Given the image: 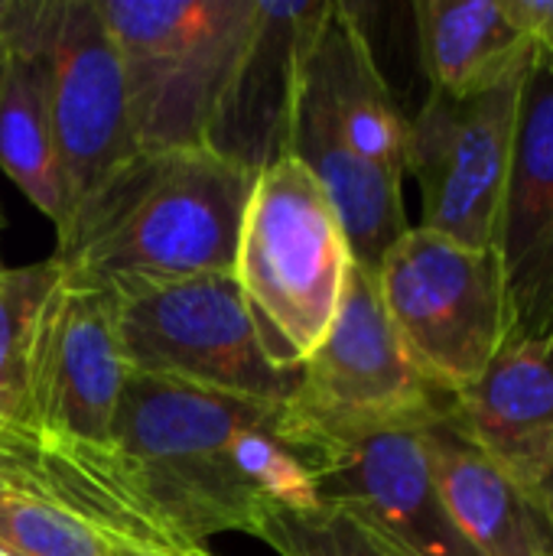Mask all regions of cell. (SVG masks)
Here are the masks:
<instances>
[{
	"mask_svg": "<svg viewBox=\"0 0 553 556\" xmlns=\"http://www.w3.org/2000/svg\"><path fill=\"white\" fill-rule=\"evenodd\" d=\"M254 179L209 147L134 153L65 218L52 261L117 296L231 274Z\"/></svg>",
	"mask_w": 553,
	"mask_h": 556,
	"instance_id": "cell-1",
	"label": "cell"
},
{
	"mask_svg": "<svg viewBox=\"0 0 553 556\" xmlns=\"http://www.w3.org/2000/svg\"><path fill=\"white\" fill-rule=\"evenodd\" d=\"M404 153L407 117L378 68L359 10L329 0L300 59L284 156L319 182L352 261L372 274L411 228L401 192Z\"/></svg>",
	"mask_w": 553,
	"mask_h": 556,
	"instance_id": "cell-2",
	"label": "cell"
},
{
	"mask_svg": "<svg viewBox=\"0 0 553 556\" xmlns=\"http://www.w3.org/2000/svg\"><path fill=\"white\" fill-rule=\"evenodd\" d=\"M280 404L127 371L111 443L134 459L160 511L192 541L251 534L274 508L231 463L238 433L277 427Z\"/></svg>",
	"mask_w": 553,
	"mask_h": 556,
	"instance_id": "cell-3",
	"label": "cell"
},
{
	"mask_svg": "<svg viewBox=\"0 0 553 556\" xmlns=\"http://www.w3.org/2000/svg\"><path fill=\"white\" fill-rule=\"evenodd\" d=\"M456 394L433 384L398 339L372 270L352 264L336 319L280 404L277 440L306 466L378 433H424L453 414Z\"/></svg>",
	"mask_w": 553,
	"mask_h": 556,
	"instance_id": "cell-4",
	"label": "cell"
},
{
	"mask_svg": "<svg viewBox=\"0 0 553 556\" xmlns=\"http://www.w3.org/2000/svg\"><path fill=\"white\" fill-rule=\"evenodd\" d=\"M352 251L319 182L293 156L267 163L251 189L231 277L264 355L300 375L329 332Z\"/></svg>",
	"mask_w": 553,
	"mask_h": 556,
	"instance_id": "cell-5",
	"label": "cell"
},
{
	"mask_svg": "<svg viewBox=\"0 0 553 556\" xmlns=\"http://www.w3.org/2000/svg\"><path fill=\"white\" fill-rule=\"evenodd\" d=\"M98 7L121 52L137 153L205 150L251 39L257 0H98Z\"/></svg>",
	"mask_w": 553,
	"mask_h": 556,
	"instance_id": "cell-6",
	"label": "cell"
},
{
	"mask_svg": "<svg viewBox=\"0 0 553 556\" xmlns=\"http://www.w3.org/2000/svg\"><path fill=\"white\" fill-rule=\"evenodd\" d=\"M378 293L417 368L450 394L469 388L512 336L499 251L407 228L381 257Z\"/></svg>",
	"mask_w": 553,
	"mask_h": 556,
	"instance_id": "cell-7",
	"label": "cell"
},
{
	"mask_svg": "<svg viewBox=\"0 0 553 556\" xmlns=\"http://www.w3.org/2000/svg\"><path fill=\"white\" fill-rule=\"evenodd\" d=\"M117 300L127 371L271 404L293 394L300 375L271 365L231 274H205Z\"/></svg>",
	"mask_w": 553,
	"mask_h": 556,
	"instance_id": "cell-8",
	"label": "cell"
},
{
	"mask_svg": "<svg viewBox=\"0 0 553 556\" xmlns=\"http://www.w3.org/2000/svg\"><path fill=\"white\" fill-rule=\"evenodd\" d=\"M525 75L473 98L430 91L407 121L404 176L420 186V228L463 248L495 251Z\"/></svg>",
	"mask_w": 553,
	"mask_h": 556,
	"instance_id": "cell-9",
	"label": "cell"
},
{
	"mask_svg": "<svg viewBox=\"0 0 553 556\" xmlns=\"http://www.w3.org/2000/svg\"><path fill=\"white\" fill-rule=\"evenodd\" d=\"M42 46L65 192L62 228L137 153V143L121 52L98 0H42Z\"/></svg>",
	"mask_w": 553,
	"mask_h": 556,
	"instance_id": "cell-10",
	"label": "cell"
},
{
	"mask_svg": "<svg viewBox=\"0 0 553 556\" xmlns=\"http://www.w3.org/2000/svg\"><path fill=\"white\" fill-rule=\"evenodd\" d=\"M117 309V293L59 270L33 319L16 424L78 440H111L127 378Z\"/></svg>",
	"mask_w": 553,
	"mask_h": 556,
	"instance_id": "cell-11",
	"label": "cell"
},
{
	"mask_svg": "<svg viewBox=\"0 0 553 556\" xmlns=\"http://www.w3.org/2000/svg\"><path fill=\"white\" fill-rule=\"evenodd\" d=\"M0 485L72 511L130 556H215L160 511L134 459L111 440L0 424Z\"/></svg>",
	"mask_w": 553,
	"mask_h": 556,
	"instance_id": "cell-12",
	"label": "cell"
},
{
	"mask_svg": "<svg viewBox=\"0 0 553 556\" xmlns=\"http://www.w3.org/2000/svg\"><path fill=\"white\" fill-rule=\"evenodd\" d=\"M316 495L407 556H479L453 521L420 433H378L306 463Z\"/></svg>",
	"mask_w": 553,
	"mask_h": 556,
	"instance_id": "cell-13",
	"label": "cell"
},
{
	"mask_svg": "<svg viewBox=\"0 0 553 556\" xmlns=\"http://www.w3.org/2000/svg\"><path fill=\"white\" fill-rule=\"evenodd\" d=\"M512 336H553V62L535 59L521 85L518 137L499 228Z\"/></svg>",
	"mask_w": 553,
	"mask_h": 556,
	"instance_id": "cell-14",
	"label": "cell"
},
{
	"mask_svg": "<svg viewBox=\"0 0 553 556\" xmlns=\"http://www.w3.org/2000/svg\"><path fill=\"white\" fill-rule=\"evenodd\" d=\"M326 10L329 0H257L251 39L212 130L215 153L254 173L284 156L300 59Z\"/></svg>",
	"mask_w": 553,
	"mask_h": 556,
	"instance_id": "cell-15",
	"label": "cell"
},
{
	"mask_svg": "<svg viewBox=\"0 0 553 556\" xmlns=\"http://www.w3.org/2000/svg\"><path fill=\"white\" fill-rule=\"evenodd\" d=\"M443 427L528 492L553 456V336L508 339Z\"/></svg>",
	"mask_w": 553,
	"mask_h": 556,
	"instance_id": "cell-16",
	"label": "cell"
},
{
	"mask_svg": "<svg viewBox=\"0 0 553 556\" xmlns=\"http://www.w3.org/2000/svg\"><path fill=\"white\" fill-rule=\"evenodd\" d=\"M0 169L59 228L65 192L59 176L42 3H3L0 20Z\"/></svg>",
	"mask_w": 553,
	"mask_h": 556,
	"instance_id": "cell-17",
	"label": "cell"
},
{
	"mask_svg": "<svg viewBox=\"0 0 553 556\" xmlns=\"http://www.w3.org/2000/svg\"><path fill=\"white\" fill-rule=\"evenodd\" d=\"M440 495L479 556H553V531L535 498L450 427L420 433Z\"/></svg>",
	"mask_w": 553,
	"mask_h": 556,
	"instance_id": "cell-18",
	"label": "cell"
},
{
	"mask_svg": "<svg viewBox=\"0 0 553 556\" xmlns=\"http://www.w3.org/2000/svg\"><path fill=\"white\" fill-rule=\"evenodd\" d=\"M414 16L430 91L473 98L521 78L535 62L499 0H420Z\"/></svg>",
	"mask_w": 553,
	"mask_h": 556,
	"instance_id": "cell-19",
	"label": "cell"
},
{
	"mask_svg": "<svg viewBox=\"0 0 553 556\" xmlns=\"http://www.w3.org/2000/svg\"><path fill=\"white\" fill-rule=\"evenodd\" d=\"M0 551L7 556H130L72 511L0 485Z\"/></svg>",
	"mask_w": 553,
	"mask_h": 556,
	"instance_id": "cell-20",
	"label": "cell"
},
{
	"mask_svg": "<svg viewBox=\"0 0 553 556\" xmlns=\"http://www.w3.org/2000/svg\"><path fill=\"white\" fill-rule=\"evenodd\" d=\"M59 277L55 261L0 270V424H16L26 391V355L36 309Z\"/></svg>",
	"mask_w": 553,
	"mask_h": 556,
	"instance_id": "cell-21",
	"label": "cell"
},
{
	"mask_svg": "<svg viewBox=\"0 0 553 556\" xmlns=\"http://www.w3.org/2000/svg\"><path fill=\"white\" fill-rule=\"evenodd\" d=\"M257 541L277 556H407L323 502L310 511L271 508L257 528Z\"/></svg>",
	"mask_w": 553,
	"mask_h": 556,
	"instance_id": "cell-22",
	"label": "cell"
},
{
	"mask_svg": "<svg viewBox=\"0 0 553 556\" xmlns=\"http://www.w3.org/2000/svg\"><path fill=\"white\" fill-rule=\"evenodd\" d=\"M235 469L274 505L287 511H310L319 505L313 476L277 440V427H254L235 437L228 450Z\"/></svg>",
	"mask_w": 553,
	"mask_h": 556,
	"instance_id": "cell-23",
	"label": "cell"
},
{
	"mask_svg": "<svg viewBox=\"0 0 553 556\" xmlns=\"http://www.w3.org/2000/svg\"><path fill=\"white\" fill-rule=\"evenodd\" d=\"M499 7L531 42L535 59L553 62V0H499Z\"/></svg>",
	"mask_w": 553,
	"mask_h": 556,
	"instance_id": "cell-24",
	"label": "cell"
},
{
	"mask_svg": "<svg viewBox=\"0 0 553 556\" xmlns=\"http://www.w3.org/2000/svg\"><path fill=\"white\" fill-rule=\"evenodd\" d=\"M528 495L535 498V505L541 508L544 521L551 525L553 531V456L548 459V466L541 469V476L535 479V485L528 489Z\"/></svg>",
	"mask_w": 553,
	"mask_h": 556,
	"instance_id": "cell-25",
	"label": "cell"
},
{
	"mask_svg": "<svg viewBox=\"0 0 553 556\" xmlns=\"http://www.w3.org/2000/svg\"><path fill=\"white\" fill-rule=\"evenodd\" d=\"M0 20H3V3H0Z\"/></svg>",
	"mask_w": 553,
	"mask_h": 556,
	"instance_id": "cell-26",
	"label": "cell"
},
{
	"mask_svg": "<svg viewBox=\"0 0 553 556\" xmlns=\"http://www.w3.org/2000/svg\"><path fill=\"white\" fill-rule=\"evenodd\" d=\"M0 270H3V261H0Z\"/></svg>",
	"mask_w": 553,
	"mask_h": 556,
	"instance_id": "cell-27",
	"label": "cell"
},
{
	"mask_svg": "<svg viewBox=\"0 0 553 556\" xmlns=\"http://www.w3.org/2000/svg\"><path fill=\"white\" fill-rule=\"evenodd\" d=\"M0 556H7V554H3V551H0Z\"/></svg>",
	"mask_w": 553,
	"mask_h": 556,
	"instance_id": "cell-28",
	"label": "cell"
}]
</instances>
